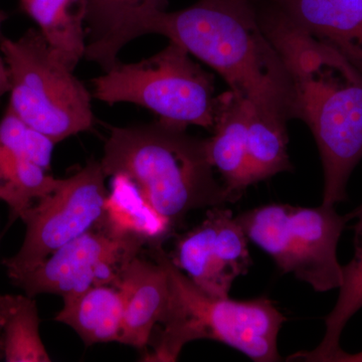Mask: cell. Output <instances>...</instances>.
<instances>
[{
    "instance_id": "7a4b0ae2",
    "label": "cell",
    "mask_w": 362,
    "mask_h": 362,
    "mask_svg": "<svg viewBox=\"0 0 362 362\" xmlns=\"http://www.w3.org/2000/svg\"><path fill=\"white\" fill-rule=\"evenodd\" d=\"M160 35L214 69L233 94L262 116L287 123L295 119L291 78L262 30L256 11H243L218 0L159 11L145 23L143 35Z\"/></svg>"
},
{
    "instance_id": "8fae6325",
    "label": "cell",
    "mask_w": 362,
    "mask_h": 362,
    "mask_svg": "<svg viewBox=\"0 0 362 362\" xmlns=\"http://www.w3.org/2000/svg\"><path fill=\"white\" fill-rule=\"evenodd\" d=\"M56 143L6 109L0 120V199L21 218L51 194L58 178L49 175Z\"/></svg>"
},
{
    "instance_id": "e0dca14e",
    "label": "cell",
    "mask_w": 362,
    "mask_h": 362,
    "mask_svg": "<svg viewBox=\"0 0 362 362\" xmlns=\"http://www.w3.org/2000/svg\"><path fill=\"white\" fill-rule=\"evenodd\" d=\"M52 52L75 70L87 49V0H20Z\"/></svg>"
},
{
    "instance_id": "2e32d148",
    "label": "cell",
    "mask_w": 362,
    "mask_h": 362,
    "mask_svg": "<svg viewBox=\"0 0 362 362\" xmlns=\"http://www.w3.org/2000/svg\"><path fill=\"white\" fill-rule=\"evenodd\" d=\"M63 300V309L54 320L73 328L86 346L119 342L122 329L123 297L118 288L95 286Z\"/></svg>"
},
{
    "instance_id": "ba28073f",
    "label": "cell",
    "mask_w": 362,
    "mask_h": 362,
    "mask_svg": "<svg viewBox=\"0 0 362 362\" xmlns=\"http://www.w3.org/2000/svg\"><path fill=\"white\" fill-rule=\"evenodd\" d=\"M145 246L146 240L119 228L105 214L89 230L11 280L30 297L74 296L95 286L119 288L126 267Z\"/></svg>"
},
{
    "instance_id": "4fadbf2b",
    "label": "cell",
    "mask_w": 362,
    "mask_h": 362,
    "mask_svg": "<svg viewBox=\"0 0 362 362\" xmlns=\"http://www.w3.org/2000/svg\"><path fill=\"white\" fill-rule=\"evenodd\" d=\"M168 0H87L88 42L85 58L104 71L118 63V54L143 35L146 21L165 11Z\"/></svg>"
},
{
    "instance_id": "277c9868",
    "label": "cell",
    "mask_w": 362,
    "mask_h": 362,
    "mask_svg": "<svg viewBox=\"0 0 362 362\" xmlns=\"http://www.w3.org/2000/svg\"><path fill=\"white\" fill-rule=\"evenodd\" d=\"M168 273V310L145 361H177L187 343L211 339L223 343L256 362L281 361L278 335L287 318L267 297L237 301L213 297L199 290L173 263L161 246L149 247Z\"/></svg>"
},
{
    "instance_id": "603a6c76",
    "label": "cell",
    "mask_w": 362,
    "mask_h": 362,
    "mask_svg": "<svg viewBox=\"0 0 362 362\" xmlns=\"http://www.w3.org/2000/svg\"><path fill=\"white\" fill-rule=\"evenodd\" d=\"M328 362H362V351L357 354H347L342 349L328 359Z\"/></svg>"
},
{
    "instance_id": "3957f363",
    "label": "cell",
    "mask_w": 362,
    "mask_h": 362,
    "mask_svg": "<svg viewBox=\"0 0 362 362\" xmlns=\"http://www.w3.org/2000/svg\"><path fill=\"white\" fill-rule=\"evenodd\" d=\"M106 176L124 175L173 228L190 211L233 204L216 181L206 139L158 120L111 128L101 160Z\"/></svg>"
},
{
    "instance_id": "d6986e66",
    "label": "cell",
    "mask_w": 362,
    "mask_h": 362,
    "mask_svg": "<svg viewBox=\"0 0 362 362\" xmlns=\"http://www.w3.org/2000/svg\"><path fill=\"white\" fill-rule=\"evenodd\" d=\"M40 323L33 297L0 295V329L6 361H52L40 338Z\"/></svg>"
},
{
    "instance_id": "30bf717a",
    "label": "cell",
    "mask_w": 362,
    "mask_h": 362,
    "mask_svg": "<svg viewBox=\"0 0 362 362\" xmlns=\"http://www.w3.org/2000/svg\"><path fill=\"white\" fill-rule=\"evenodd\" d=\"M173 263L209 296L228 297L235 279L252 265L247 237L230 209L211 207L204 221L181 235L168 255Z\"/></svg>"
},
{
    "instance_id": "d4e9b609",
    "label": "cell",
    "mask_w": 362,
    "mask_h": 362,
    "mask_svg": "<svg viewBox=\"0 0 362 362\" xmlns=\"http://www.w3.org/2000/svg\"><path fill=\"white\" fill-rule=\"evenodd\" d=\"M4 358V339H2V332L0 329V359Z\"/></svg>"
},
{
    "instance_id": "52a82bcc",
    "label": "cell",
    "mask_w": 362,
    "mask_h": 362,
    "mask_svg": "<svg viewBox=\"0 0 362 362\" xmlns=\"http://www.w3.org/2000/svg\"><path fill=\"white\" fill-rule=\"evenodd\" d=\"M247 240L267 252L284 274L292 273L316 292L339 289L342 266L337 247L351 213L334 206L270 204L237 216Z\"/></svg>"
},
{
    "instance_id": "cb8c5ba5",
    "label": "cell",
    "mask_w": 362,
    "mask_h": 362,
    "mask_svg": "<svg viewBox=\"0 0 362 362\" xmlns=\"http://www.w3.org/2000/svg\"><path fill=\"white\" fill-rule=\"evenodd\" d=\"M218 1L223 2L226 6L233 7V8L238 9V11H252L254 9V0H218Z\"/></svg>"
},
{
    "instance_id": "6da1fadb",
    "label": "cell",
    "mask_w": 362,
    "mask_h": 362,
    "mask_svg": "<svg viewBox=\"0 0 362 362\" xmlns=\"http://www.w3.org/2000/svg\"><path fill=\"white\" fill-rule=\"evenodd\" d=\"M255 11L291 78L295 119L308 126L318 146L322 204L335 206L346 201L350 175L362 159V74L277 7Z\"/></svg>"
},
{
    "instance_id": "ffe728a7",
    "label": "cell",
    "mask_w": 362,
    "mask_h": 362,
    "mask_svg": "<svg viewBox=\"0 0 362 362\" xmlns=\"http://www.w3.org/2000/svg\"><path fill=\"white\" fill-rule=\"evenodd\" d=\"M112 177V192L105 204L107 218L122 230L139 235L148 247L161 246L175 228L145 201L132 181L124 175Z\"/></svg>"
},
{
    "instance_id": "5b68a950",
    "label": "cell",
    "mask_w": 362,
    "mask_h": 362,
    "mask_svg": "<svg viewBox=\"0 0 362 362\" xmlns=\"http://www.w3.org/2000/svg\"><path fill=\"white\" fill-rule=\"evenodd\" d=\"M93 94L109 105L131 103L148 109L162 122L214 130L220 109L214 78L175 42L138 63L118 61L93 81Z\"/></svg>"
},
{
    "instance_id": "ac0fdd59",
    "label": "cell",
    "mask_w": 362,
    "mask_h": 362,
    "mask_svg": "<svg viewBox=\"0 0 362 362\" xmlns=\"http://www.w3.org/2000/svg\"><path fill=\"white\" fill-rule=\"evenodd\" d=\"M354 230V259L342 266V284L332 311L325 317V335L322 341L310 351H299L288 357V361L328 362L340 346V338L352 316L362 308V204L351 211Z\"/></svg>"
},
{
    "instance_id": "9c48e42d",
    "label": "cell",
    "mask_w": 362,
    "mask_h": 362,
    "mask_svg": "<svg viewBox=\"0 0 362 362\" xmlns=\"http://www.w3.org/2000/svg\"><path fill=\"white\" fill-rule=\"evenodd\" d=\"M106 177L101 161L90 160L75 175L59 180L51 194L21 216L25 238L18 254L4 261L9 278L33 270L102 220L109 194Z\"/></svg>"
},
{
    "instance_id": "7c38bea8",
    "label": "cell",
    "mask_w": 362,
    "mask_h": 362,
    "mask_svg": "<svg viewBox=\"0 0 362 362\" xmlns=\"http://www.w3.org/2000/svg\"><path fill=\"white\" fill-rule=\"evenodd\" d=\"M140 258L126 267L120 285L123 320L119 343L138 349H146L156 326L163 321L170 301L168 271L160 259Z\"/></svg>"
},
{
    "instance_id": "5bb4252c",
    "label": "cell",
    "mask_w": 362,
    "mask_h": 362,
    "mask_svg": "<svg viewBox=\"0 0 362 362\" xmlns=\"http://www.w3.org/2000/svg\"><path fill=\"white\" fill-rule=\"evenodd\" d=\"M250 102L232 90L220 95V109L213 137L206 139L207 156L223 176V185L233 202L250 187L247 173V123Z\"/></svg>"
},
{
    "instance_id": "7402d4cb",
    "label": "cell",
    "mask_w": 362,
    "mask_h": 362,
    "mask_svg": "<svg viewBox=\"0 0 362 362\" xmlns=\"http://www.w3.org/2000/svg\"><path fill=\"white\" fill-rule=\"evenodd\" d=\"M2 23H0V30H1ZM9 88H11V83H9V74L8 69L4 61V56L0 52V99L9 93Z\"/></svg>"
},
{
    "instance_id": "8992f818",
    "label": "cell",
    "mask_w": 362,
    "mask_h": 362,
    "mask_svg": "<svg viewBox=\"0 0 362 362\" xmlns=\"http://www.w3.org/2000/svg\"><path fill=\"white\" fill-rule=\"evenodd\" d=\"M8 69L7 108L33 129L59 143L94 125L90 94L52 52L39 30L0 40Z\"/></svg>"
},
{
    "instance_id": "9a60e30c",
    "label": "cell",
    "mask_w": 362,
    "mask_h": 362,
    "mask_svg": "<svg viewBox=\"0 0 362 362\" xmlns=\"http://www.w3.org/2000/svg\"><path fill=\"white\" fill-rule=\"evenodd\" d=\"M309 35L329 45L362 74V21L331 0H270Z\"/></svg>"
},
{
    "instance_id": "44dd1931",
    "label": "cell",
    "mask_w": 362,
    "mask_h": 362,
    "mask_svg": "<svg viewBox=\"0 0 362 362\" xmlns=\"http://www.w3.org/2000/svg\"><path fill=\"white\" fill-rule=\"evenodd\" d=\"M287 144L286 123L262 116L251 104L247 145L250 185L292 170Z\"/></svg>"
},
{
    "instance_id": "484cf974",
    "label": "cell",
    "mask_w": 362,
    "mask_h": 362,
    "mask_svg": "<svg viewBox=\"0 0 362 362\" xmlns=\"http://www.w3.org/2000/svg\"><path fill=\"white\" fill-rule=\"evenodd\" d=\"M4 16L2 13H0V23H4Z\"/></svg>"
}]
</instances>
